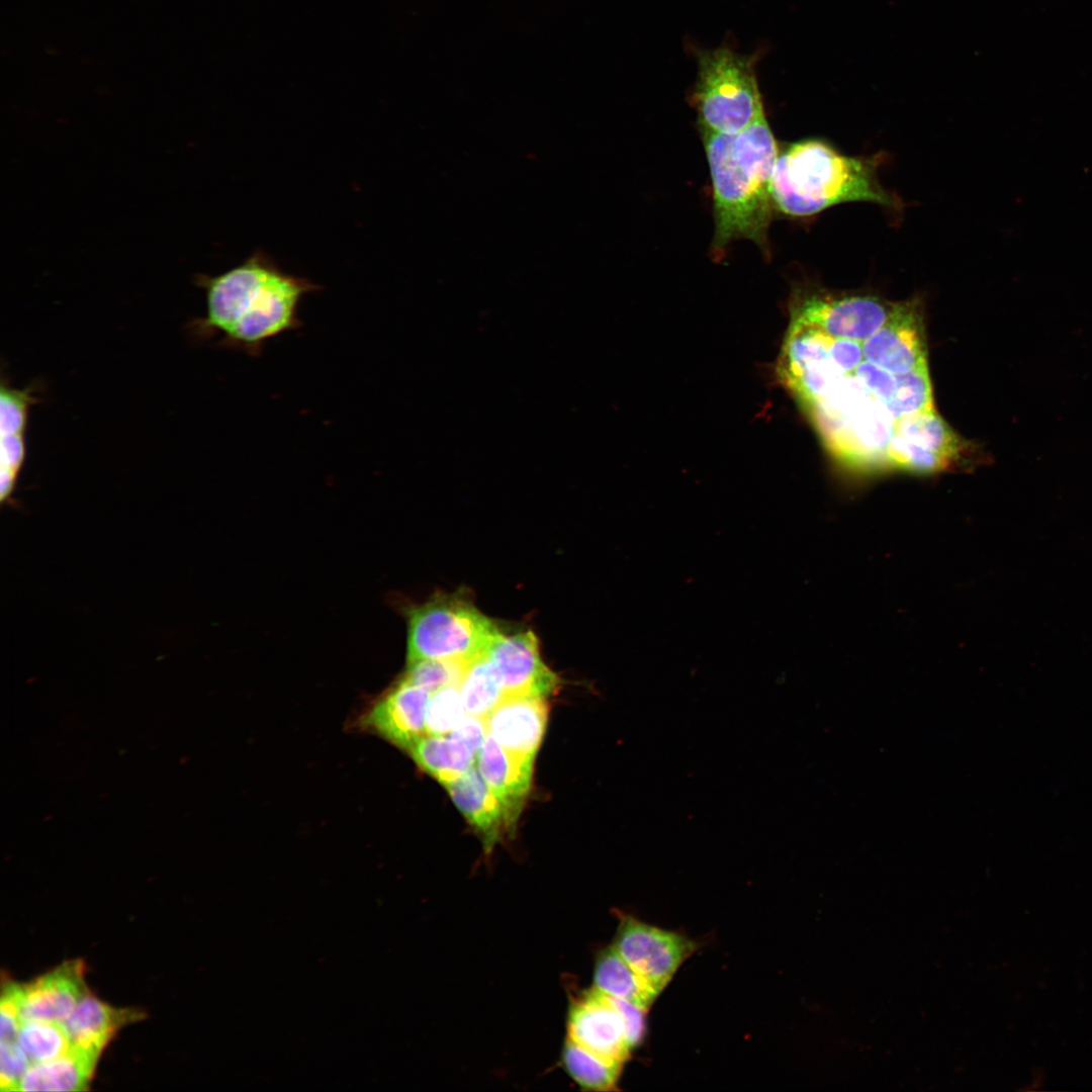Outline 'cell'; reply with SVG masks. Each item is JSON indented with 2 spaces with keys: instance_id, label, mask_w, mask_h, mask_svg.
<instances>
[{
  "instance_id": "obj_5",
  "label": "cell",
  "mask_w": 1092,
  "mask_h": 1092,
  "mask_svg": "<svg viewBox=\"0 0 1092 1092\" xmlns=\"http://www.w3.org/2000/svg\"><path fill=\"white\" fill-rule=\"evenodd\" d=\"M698 71L690 100L701 130L736 133L764 114L757 56L717 48L695 51Z\"/></svg>"
},
{
  "instance_id": "obj_24",
  "label": "cell",
  "mask_w": 1092,
  "mask_h": 1092,
  "mask_svg": "<svg viewBox=\"0 0 1092 1092\" xmlns=\"http://www.w3.org/2000/svg\"><path fill=\"white\" fill-rule=\"evenodd\" d=\"M466 715L459 687L451 686L431 693L426 709V733L446 735Z\"/></svg>"
},
{
  "instance_id": "obj_9",
  "label": "cell",
  "mask_w": 1092,
  "mask_h": 1092,
  "mask_svg": "<svg viewBox=\"0 0 1092 1092\" xmlns=\"http://www.w3.org/2000/svg\"><path fill=\"white\" fill-rule=\"evenodd\" d=\"M484 655L498 677L505 697L545 699L557 688V676L543 663L538 641L531 631L510 635L498 632Z\"/></svg>"
},
{
  "instance_id": "obj_2",
  "label": "cell",
  "mask_w": 1092,
  "mask_h": 1092,
  "mask_svg": "<svg viewBox=\"0 0 1092 1092\" xmlns=\"http://www.w3.org/2000/svg\"><path fill=\"white\" fill-rule=\"evenodd\" d=\"M206 312L190 325L198 339L252 357L264 345L302 326L298 308L302 298L320 289L308 278L283 271L268 254L255 251L242 264L217 276L200 275Z\"/></svg>"
},
{
  "instance_id": "obj_22",
  "label": "cell",
  "mask_w": 1092,
  "mask_h": 1092,
  "mask_svg": "<svg viewBox=\"0 0 1092 1092\" xmlns=\"http://www.w3.org/2000/svg\"><path fill=\"white\" fill-rule=\"evenodd\" d=\"M16 1041L30 1066L54 1060L71 1046V1038L63 1022H23Z\"/></svg>"
},
{
  "instance_id": "obj_8",
  "label": "cell",
  "mask_w": 1092,
  "mask_h": 1092,
  "mask_svg": "<svg viewBox=\"0 0 1092 1092\" xmlns=\"http://www.w3.org/2000/svg\"><path fill=\"white\" fill-rule=\"evenodd\" d=\"M80 960L65 962L35 980L3 987L23 1022L66 1020L89 993Z\"/></svg>"
},
{
  "instance_id": "obj_23",
  "label": "cell",
  "mask_w": 1092,
  "mask_h": 1092,
  "mask_svg": "<svg viewBox=\"0 0 1092 1092\" xmlns=\"http://www.w3.org/2000/svg\"><path fill=\"white\" fill-rule=\"evenodd\" d=\"M469 662L447 659H422L408 662L403 679L429 693L459 687Z\"/></svg>"
},
{
  "instance_id": "obj_27",
  "label": "cell",
  "mask_w": 1092,
  "mask_h": 1092,
  "mask_svg": "<svg viewBox=\"0 0 1092 1092\" xmlns=\"http://www.w3.org/2000/svg\"><path fill=\"white\" fill-rule=\"evenodd\" d=\"M448 735L464 743L477 756L487 735L485 718L466 714Z\"/></svg>"
},
{
  "instance_id": "obj_16",
  "label": "cell",
  "mask_w": 1092,
  "mask_h": 1092,
  "mask_svg": "<svg viewBox=\"0 0 1092 1092\" xmlns=\"http://www.w3.org/2000/svg\"><path fill=\"white\" fill-rule=\"evenodd\" d=\"M101 1052L71 1043L64 1055L29 1067L16 1091H82L93 1076Z\"/></svg>"
},
{
  "instance_id": "obj_10",
  "label": "cell",
  "mask_w": 1092,
  "mask_h": 1092,
  "mask_svg": "<svg viewBox=\"0 0 1092 1092\" xmlns=\"http://www.w3.org/2000/svg\"><path fill=\"white\" fill-rule=\"evenodd\" d=\"M567 1038L599 1057L624 1064L631 1053L621 1014L610 996L593 988L571 1004Z\"/></svg>"
},
{
  "instance_id": "obj_21",
  "label": "cell",
  "mask_w": 1092,
  "mask_h": 1092,
  "mask_svg": "<svg viewBox=\"0 0 1092 1092\" xmlns=\"http://www.w3.org/2000/svg\"><path fill=\"white\" fill-rule=\"evenodd\" d=\"M459 690L466 714L482 718L505 698L498 677L484 653L468 663Z\"/></svg>"
},
{
  "instance_id": "obj_14",
  "label": "cell",
  "mask_w": 1092,
  "mask_h": 1092,
  "mask_svg": "<svg viewBox=\"0 0 1092 1092\" xmlns=\"http://www.w3.org/2000/svg\"><path fill=\"white\" fill-rule=\"evenodd\" d=\"M475 765L515 827L532 787L534 761L513 755L487 734Z\"/></svg>"
},
{
  "instance_id": "obj_4",
  "label": "cell",
  "mask_w": 1092,
  "mask_h": 1092,
  "mask_svg": "<svg viewBox=\"0 0 1092 1092\" xmlns=\"http://www.w3.org/2000/svg\"><path fill=\"white\" fill-rule=\"evenodd\" d=\"M879 156L851 157L822 140L799 141L779 152L770 180L775 209L807 217L844 202L898 208L878 177Z\"/></svg>"
},
{
  "instance_id": "obj_12",
  "label": "cell",
  "mask_w": 1092,
  "mask_h": 1092,
  "mask_svg": "<svg viewBox=\"0 0 1092 1092\" xmlns=\"http://www.w3.org/2000/svg\"><path fill=\"white\" fill-rule=\"evenodd\" d=\"M431 693L401 679L367 713L366 726L392 744L408 750L426 733V709Z\"/></svg>"
},
{
  "instance_id": "obj_26",
  "label": "cell",
  "mask_w": 1092,
  "mask_h": 1092,
  "mask_svg": "<svg viewBox=\"0 0 1092 1092\" xmlns=\"http://www.w3.org/2000/svg\"><path fill=\"white\" fill-rule=\"evenodd\" d=\"M611 998L622 1016L631 1049L638 1046L645 1035L647 1010L627 1000Z\"/></svg>"
},
{
  "instance_id": "obj_13",
  "label": "cell",
  "mask_w": 1092,
  "mask_h": 1092,
  "mask_svg": "<svg viewBox=\"0 0 1092 1092\" xmlns=\"http://www.w3.org/2000/svg\"><path fill=\"white\" fill-rule=\"evenodd\" d=\"M1 410V504H10L18 475L25 461V432L29 408L38 401L36 388H14L2 380L0 390Z\"/></svg>"
},
{
  "instance_id": "obj_19",
  "label": "cell",
  "mask_w": 1092,
  "mask_h": 1092,
  "mask_svg": "<svg viewBox=\"0 0 1092 1092\" xmlns=\"http://www.w3.org/2000/svg\"><path fill=\"white\" fill-rule=\"evenodd\" d=\"M594 988L615 998L632 1002L646 1010L659 995L610 946L598 957L594 970Z\"/></svg>"
},
{
  "instance_id": "obj_7",
  "label": "cell",
  "mask_w": 1092,
  "mask_h": 1092,
  "mask_svg": "<svg viewBox=\"0 0 1092 1092\" xmlns=\"http://www.w3.org/2000/svg\"><path fill=\"white\" fill-rule=\"evenodd\" d=\"M612 946L657 994L697 949L692 939L626 914H620Z\"/></svg>"
},
{
  "instance_id": "obj_6",
  "label": "cell",
  "mask_w": 1092,
  "mask_h": 1092,
  "mask_svg": "<svg viewBox=\"0 0 1092 1092\" xmlns=\"http://www.w3.org/2000/svg\"><path fill=\"white\" fill-rule=\"evenodd\" d=\"M498 632L469 601L454 596L436 598L408 614L407 660L470 662L484 653Z\"/></svg>"
},
{
  "instance_id": "obj_18",
  "label": "cell",
  "mask_w": 1092,
  "mask_h": 1092,
  "mask_svg": "<svg viewBox=\"0 0 1092 1092\" xmlns=\"http://www.w3.org/2000/svg\"><path fill=\"white\" fill-rule=\"evenodd\" d=\"M407 751L423 770L444 786L466 774L476 762V754L448 734H425Z\"/></svg>"
},
{
  "instance_id": "obj_1",
  "label": "cell",
  "mask_w": 1092,
  "mask_h": 1092,
  "mask_svg": "<svg viewBox=\"0 0 1092 1092\" xmlns=\"http://www.w3.org/2000/svg\"><path fill=\"white\" fill-rule=\"evenodd\" d=\"M779 375L826 449L861 472L891 468L900 426L934 408L929 370L909 372L884 322L830 332L791 309Z\"/></svg>"
},
{
  "instance_id": "obj_11",
  "label": "cell",
  "mask_w": 1092,
  "mask_h": 1092,
  "mask_svg": "<svg viewBox=\"0 0 1092 1092\" xmlns=\"http://www.w3.org/2000/svg\"><path fill=\"white\" fill-rule=\"evenodd\" d=\"M548 718L544 698L505 697L485 717L487 734L513 755L534 761Z\"/></svg>"
},
{
  "instance_id": "obj_3",
  "label": "cell",
  "mask_w": 1092,
  "mask_h": 1092,
  "mask_svg": "<svg viewBox=\"0 0 1092 1092\" xmlns=\"http://www.w3.org/2000/svg\"><path fill=\"white\" fill-rule=\"evenodd\" d=\"M713 188V259L735 240L752 241L768 257L774 203L770 180L779 154L765 114L736 133L702 130Z\"/></svg>"
},
{
  "instance_id": "obj_20",
  "label": "cell",
  "mask_w": 1092,
  "mask_h": 1092,
  "mask_svg": "<svg viewBox=\"0 0 1092 1092\" xmlns=\"http://www.w3.org/2000/svg\"><path fill=\"white\" fill-rule=\"evenodd\" d=\"M562 1062L568 1075L583 1089L609 1091L616 1088L622 1064L607 1061L566 1039Z\"/></svg>"
},
{
  "instance_id": "obj_17",
  "label": "cell",
  "mask_w": 1092,
  "mask_h": 1092,
  "mask_svg": "<svg viewBox=\"0 0 1092 1092\" xmlns=\"http://www.w3.org/2000/svg\"><path fill=\"white\" fill-rule=\"evenodd\" d=\"M142 1016L140 1011L115 1008L88 993L63 1023L71 1043L102 1052L121 1027Z\"/></svg>"
},
{
  "instance_id": "obj_15",
  "label": "cell",
  "mask_w": 1092,
  "mask_h": 1092,
  "mask_svg": "<svg viewBox=\"0 0 1092 1092\" xmlns=\"http://www.w3.org/2000/svg\"><path fill=\"white\" fill-rule=\"evenodd\" d=\"M454 804L489 851L512 827L506 811L480 776L476 765L445 785Z\"/></svg>"
},
{
  "instance_id": "obj_25",
  "label": "cell",
  "mask_w": 1092,
  "mask_h": 1092,
  "mask_svg": "<svg viewBox=\"0 0 1092 1092\" xmlns=\"http://www.w3.org/2000/svg\"><path fill=\"white\" fill-rule=\"evenodd\" d=\"M30 1063L17 1041H0V1090L16 1091Z\"/></svg>"
}]
</instances>
